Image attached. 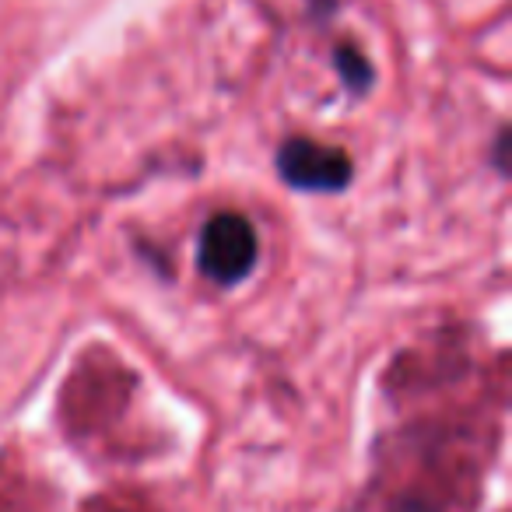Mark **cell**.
<instances>
[{"instance_id": "6da1fadb", "label": "cell", "mask_w": 512, "mask_h": 512, "mask_svg": "<svg viewBox=\"0 0 512 512\" xmlns=\"http://www.w3.org/2000/svg\"><path fill=\"white\" fill-rule=\"evenodd\" d=\"M200 271L218 285H235L256 264V232L242 214H218L200 235Z\"/></svg>"}, {"instance_id": "7a4b0ae2", "label": "cell", "mask_w": 512, "mask_h": 512, "mask_svg": "<svg viewBox=\"0 0 512 512\" xmlns=\"http://www.w3.org/2000/svg\"><path fill=\"white\" fill-rule=\"evenodd\" d=\"M278 172L288 186H295V190L334 193V190H344V186H348L351 158H348V151H341V148L309 141V137H295V141L281 144Z\"/></svg>"}, {"instance_id": "3957f363", "label": "cell", "mask_w": 512, "mask_h": 512, "mask_svg": "<svg viewBox=\"0 0 512 512\" xmlns=\"http://www.w3.org/2000/svg\"><path fill=\"white\" fill-rule=\"evenodd\" d=\"M334 60H337V71H341L344 85H348L351 92H365V88L372 85V67H369V60H365L362 53L355 50V46H337Z\"/></svg>"}]
</instances>
